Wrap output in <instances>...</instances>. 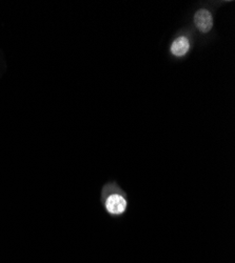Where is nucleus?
I'll list each match as a JSON object with an SVG mask.
<instances>
[{
  "mask_svg": "<svg viewBox=\"0 0 235 263\" xmlns=\"http://www.w3.org/2000/svg\"><path fill=\"white\" fill-rule=\"evenodd\" d=\"M104 206L106 212L111 215H121L125 212L128 202L122 195L114 193L109 195L105 199Z\"/></svg>",
  "mask_w": 235,
  "mask_h": 263,
  "instance_id": "1",
  "label": "nucleus"
},
{
  "mask_svg": "<svg viewBox=\"0 0 235 263\" xmlns=\"http://www.w3.org/2000/svg\"><path fill=\"white\" fill-rule=\"evenodd\" d=\"M194 25L201 33H209L213 28V17L208 10H198L194 15Z\"/></svg>",
  "mask_w": 235,
  "mask_h": 263,
  "instance_id": "2",
  "label": "nucleus"
},
{
  "mask_svg": "<svg viewBox=\"0 0 235 263\" xmlns=\"http://www.w3.org/2000/svg\"><path fill=\"white\" fill-rule=\"evenodd\" d=\"M171 54L175 57H184L190 50V41L186 36L177 37L171 45Z\"/></svg>",
  "mask_w": 235,
  "mask_h": 263,
  "instance_id": "3",
  "label": "nucleus"
}]
</instances>
